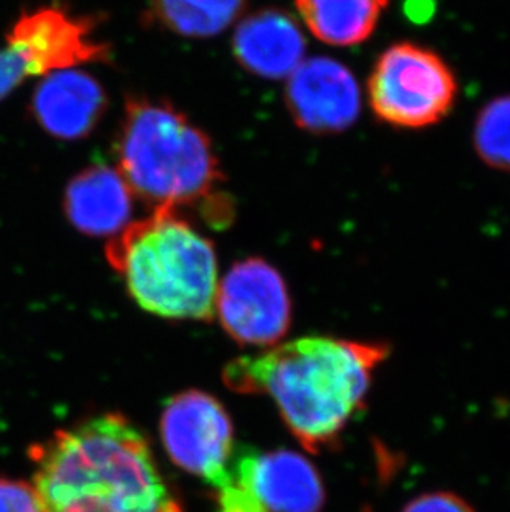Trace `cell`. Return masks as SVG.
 Wrapping results in <instances>:
<instances>
[{
  "label": "cell",
  "instance_id": "277c9868",
  "mask_svg": "<svg viewBox=\"0 0 510 512\" xmlns=\"http://www.w3.org/2000/svg\"><path fill=\"white\" fill-rule=\"evenodd\" d=\"M106 259L146 312L199 322L216 315V251L178 209H154L128 224L108 241Z\"/></svg>",
  "mask_w": 510,
  "mask_h": 512
},
{
  "label": "cell",
  "instance_id": "6da1fadb",
  "mask_svg": "<svg viewBox=\"0 0 510 512\" xmlns=\"http://www.w3.org/2000/svg\"><path fill=\"white\" fill-rule=\"evenodd\" d=\"M388 355L383 342L304 337L232 360L224 382L232 392L272 398L300 445L320 453L365 410L373 375Z\"/></svg>",
  "mask_w": 510,
  "mask_h": 512
},
{
  "label": "cell",
  "instance_id": "2e32d148",
  "mask_svg": "<svg viewBox=\"0 0 510 512\" xmlns=\"http://www.w3.org/2000/svg\"><path fill=\"white\" fill-rule=\"evenodd\" d=\"M472 141L487 166L510 173V95L494 98L482 108Z\"/></svg>",
  "mask_w": 510,
  "mask_h": 512
},
{
  "label": "cell",
  "instance_id": "5b68a950",
  "mask_svg": "<svg viewBox=\"0 0 510 512\" xmlns=\"http://www.w3.org/2000/svg\"><path fill=\"white\" fill-rule=\"evenodd\" d=\"M458 80L448 62L423 45L400 42L376 58L368 100L378 120L393 128L421 130L453 110Z\"/></svg>",
  "mask_w": 510,
  "mask_h": 512
},
{
  "label": "cell",
  "instance_id": "8992f818",
  "mask_svg": "<svg viewBox=\"0 0 510 512\" xmlns=\"http://www.w3.org/2000/svg\"><path fill=\"white\" fill-rule=\"evenodd\" d=\"M161 440L176 466L211 488L226 478L236 450L231 418L224 406L199 390L179 393L166 403Z\"/></svg>",
  "mask_w": 510,
  "mask_h": 512
},
{
  "label": "cell",
  "instance_id": "9a60e30c",
  "mask_svg": "<svg viewBox=\"0 0 510 512\" xmlns=\"http://www.w3.org/2000/svg\"><path fill=\"white\" fill-rule=\"evenodd\" d=\"M247 0H146L151 24L184 39H211L231 27Z\"/></svg>",
  "mask_w": 510,
  "mask_h": 512
},
{
  "label": "cell",
  "instance_id": "ba28073f",
  "mask_svg": "<svg viewBox=\"0 0 510 512\" xmlns=\"http://www.w3.org/2000/svg\"><path fill=\"white\" fill-rule=\"evenodd\" d=\"M7 49L22 60L29 77H45L110 57V47L98 39L92 19L77 17L57 5L20 15L7 34Z\"/></svg>",
  "mask_w": 510,
  "mask_h": 512
},
{
  "label": "cell",
  "instance_id": "8fae6325",
  "mask_svg": "<svg viewBox=\"0 0 510 512\" xmlns=\"http://www.w3.org/2000/svg\"><path fill=\"white\" fill-rule=\"evenodd\" d=\"M108 97L90 73L68 68L45 75L35 88L30 113L58 140H82L103 120Z\"/></svg>",
  "mask_w": 510,
  "mask_h": 512
},
{
  "label": "cell",
  "instance_id": "52a82bcc",
  "mask_svg": "<svg viewBox=\"0 0 510 512\" xmlns=\"http://www.w3.org/2000/svg\"><path fill=\"white\" fill-rule=\"evenodd\" d=\"M216 315L236 342L274 345L287 334L292 320L284 277L262 259L237 262L217 287Z\"/></svg>",
  "mask_w": 510,
  "mask_h": 512
},
{
  "label": "cell",
  "instance_id": "d6986e66",
  "mask_svg": "<svg viewBox=\"0 0 510 512\" xmlns=\"http://www.w3.org/2000/svg\"><path fill=\"white\" fill-rule=\"evenodd\" d=\"M401 512H476L471 504L449 491H431L411 499Z\"/></svg>",
  "mask_w": 510,
  "mask_h": 512
},
{
  "label": "cell",
  "instance_id": "4fadbf2b",
  "mask_svg": "<svg viewBox=\"0 0 510 512\" xmlns=\"http://www.w3.org/2000/svg\"><path fill=\"white\" fill-rule=\"evenodd\" d=\"M63 208L73 228L90 237H115L128 226L133 193L110 166H90L68 183Z\"/></svg>",
  "mask_w": 510,
  "mask_h": 512
},
{
  "label": "cell",
  "instance_id": "7c38bea8",
  "mask_svg": "<svg viewBox=\"0 0 510 512\" xmlns=\"http://www.w3.org/2000/svg\"><path fill=\"white\" fill-rule=\"evenodd\" d=\"M232 52L239 65L255 77L289 78L304 62V32L285 10H259L237 25Z\"/></svg>",
  "mask_w": 510,
  "mask_h": 512
},
{
  "label": "cell",
  "instance_id": "e0dca14e",
  "mask_svg": "<svg viewBox=\"0 0 510 512\" xmlns=\"http://www.w3.org/2000/svg\"><path fill=\"white\" fill-rule=\"evenodd\" d=\"M217 512H265L251 486L242 478L234 464H229L226 478L217 484Z\"/></svg>",
  "mask_w": 510,
  "mask_h": 512
},
{
  "label": "cell",
  "instance_id": "ac0fdd59",
  "mask_svg": "<svg viewBox=\"0 0 510 512\" xmlns=\"http://www.w3.org/2000/svg\"><path fill=\"white\" fill-rule=\"evenodd\" d=\"M0 512H40L34 486L19 479L0 478Z\"/></svg>",
  "mask_w": 510,
  "mask_h": 512
},
{
  "label": "cell",
  "instance_id": "30bf717a",
  "mask_svg": "<svg viewBox=\"0 0 510 512\" xmlns=\"http://www.w3.org/2000/svg\"><path fill=\"white\" fill-rule=\"evenodd\" d=\"M232 464L251 486L265 512H320L325 489L317 468L289 450L260 453L236 446Z\"/></svg>",
  "mask_w": 510,
  "mask_h": 512
},
{
  "label": "cell",
  "instance_id": "3957f363",
  "mask_svg": "<svg viewBox=\"0 0 510 512\" xmlns=\"http://www.w3.org/2000/svg\"><path fill=\"white\" fill-rule=\"evenodd\" d=\"M115 151L118 173L151 208H196L214 226L227 224L232 208L211 140L171 103L131 97Z\"/></svg>",
  "mask_w": 510,
  "mask_h": 512
},
{
  "label": "cell",
  "instance_id": "5bb4252c",
  "mask_svg": "<svg viewBox=\"0 0 510 512\" xmlns=\"http://www.w3.org/2000/svg\"><path fill=\"white\" fill-rule=\"evenodd\" d=\"M313 37L335 47H352L370 39L388 0H295Z\"/></svg>",
  "mask_w": 510,
  "mask_h": 512
},
{
  "label": "cell",
  "instance_id": "9c48e42d",
  "mask_svg": "<svg viewBox=\"0 0 510 512\" xmlns=\"http://www.w3.org/2000/svg\"><path fill=\"white\" fill-rule=\"evenodd\" d=\"M285 103L299 128L315 135H333L357 121L360 87L342 62L328 57L308 58L287 80Z\"/></svg>",
  "mask_w": 510,
  "mask_h": 512
},
{
  "label": "cell",
  "instance_id": "ffe728a7",
  "mask_svg": "<svg viewBox=\"0 0 510 512\" xmlns=\"http://www.w3.org/2000/svg\"><path fill=\"white\" fill-rule=\"evenodd\" d=\"M27 77L22 60L10 49L0 50V102Z\"/></svg>",
  "mask_w": 510,
  "mask_h": 512
},
{
  "label": "cell",
  "instance_id": "7a4b0ae2",
  "mask_svg": "<svg viewBox=\"0 0 510 512\" xmlns=\"http://www.w3.org/2000/svg\"><path fill=\"white\" fill-rule=\"evenodd\" d=\"M40 512H183L145 435L105 413L32 446Z\"/></svg>",
  "mask_w": 510,
  "mask_h": 512
}]
</instances>
